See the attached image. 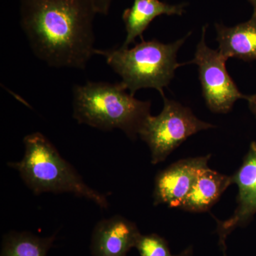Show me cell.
Masks as SVG:
<instances>
[{"label":"cell","instance_id":"6da1fadb","mask_svg":"<svg viewBox=\"0 0 256 256\" xmlns=\"http://www.w3.org/2000/svg\"><path fill=\"white\" fill-rule=\"evenodd\" d=\"M33 53L53 68L84 69L95 54L94 0H20Z\"/></svg>","mask_w":256,"mask_h":256},{"label":"cell","instance_id":"7a4b0ae2","mask_svg":"<svg viewBox=\"0 0 256 256\" xmlns=\"http://www.w3.org/2000/svg\"><path fill=\"white\" fill-rule=\"evenodd\" d=\"M120 82H88L73 88V118L104 131L119 129L132 140L151 116L150 101L138 100Z\"/></svg>","mask_w":256,"mask_h":256},{"label":"cell","instance_id":"3957f363","mask_svg":"<svg viewBox=\"0 0 256 256\" xmlns=\"http://www.w3.org/2000/svg\"><path fill=\"white\" fill-rule=\"evenodd\" d=\"M24 154L18 162L8 166L18 172L25 184L35 195L43 193H69L82 197L108 208L106 195L89 186L73 166L60 156L56 148L41 132L24 138Z\"/></svg>","mask_w":256,"mask_h":256},{"label":"cell","instance_id":"277c9868","mask_svg":"<svg viewBox=\"0 0 256 256\" xmlns=\"http://www.w3.org/2000/svg\"><path fill=\"white\" fill-rule=\"evenodd\" d=\"M188 36L171 44L156 40L137 44L132 48L121 46L112 50H96L112 70L120 76L121 84L131 95L142 88H154L164 96V88L172 80L180 64L176 55Z\"/></svg>","mask_w":256,"mask_h":256},{"label":"cell","instance_id":"5b68a950","mask_svg":"<svg viewBox=\"0 0 256 256\" xmlns=\"http://www.w3.org/2000/svg\"><path fill=\"white\" fill-rule=\"evenodd\" d=\"M158 116H150L142 126L139 137L149 146L153 165L164 162L168 156L193 134L215 128L202 121L191 109L176 101L166 98Z\"/></svg>","mask_w":256,"mask_h":256},{"label":"cell","instance_id":"8992f818","mask_svg":"<svg viewBox=\"0 0 256 256\" xmlns=\"http://www.w3.org/2000/svg\"><path fill=\"white\" fill-rule=\"evenodd\" d=\"M206 28L197 44L194 57L188 64L198 68L202 94L207 107L215 114H227L239 99H246L227 70V60L218 50H212L205 41Z\"/></svg>","mask_w":256,"mask_h":256},{"label":"cell","instance_id":"52a82bcc","mask_svg":"<svg viewBox=\"0 0 256 256\" xmlns=\"http://www.w3.org/2000/svg\"><path fill=\"white\" fill-rule=\"evenodd\" d=\"M233 176L238 186L237 208L225 220H217L216 233L224 256H226V239L238 227L246 226L256 214V142L250 143L248 152L238 171Z\"/></svg>","mask_w":256,"mask_h":256},{"label":"cell","instance_id":"ba28073f","mask_svg":"<svg viewBox=\"0 0 256 256\" xmlns=\"http://www.w3.org/2000/svg\"><path fill=\"white\" fill-rule=\"evenodd\" d=\"M210 154L178 160L160 172L154 181L153 204L178 208L197 178L208 168Z\"/></svg>","mask_w":256,"mask_h":256},{"label":"cell","instance_id":"9c48e42d","mask_svg":"<svg viewBox=\"0 0 256 256\" xmlns=\"http://www.w3.org/2000/svg\"><path fill=\"white\" fill-rule=\"evenodd\" d=\"M141 235L137 225L122 216L104 218L92 230L90 254L92 256H128Z\"/></svg>","mask_w":256,"mask_h":256},{"label":"cell","instance_id":"30bf717a","mask_svg":"<svg viewBox=\"0 0 256 256\" xmlns=\"http://www.w3.org/2000/svg\"><path fill=\"white\" fill-rule=\"evenodd\" d=\"M186 4H170L160 0H134L132 6L124 10L122 14L126 37L124 44L128 48L134 43L138 37L143 40V33L152 22L162 15H178L181 16L184 12Z\"/></svg>","mask_w":256,"mask_h":256},{"label":"cell","instance_id":"8fae6325","mask_svg":"<svg viewBox=\"0 0 256 256\" xmlns=\"http://www.w3.org/2000/svg\"><path fill=\"white\" fill-rule=\"evenodd\" d=\"M216 30L218 50L227 60H256V16L232 28L216 24Z\"/></svg>","mask_w":256,"mask_h":256},{"label":"cell","instance_id":"7c38bea8","mask_svg":"<svg viewBox=\"0 0 256 256\" xmlns=\"http://www.w3.org/2000/svg\"><path fill=\"white\" fill-rule=\"evenodd\" d=\"M233 184V176L222 174L206 168L198 176L178 208L194 213L207 212Z\"/></svg>","mask_w":256,"mask_h":256},{"label":"cell","instance_id":"4fadbf2b","mask_svg":"<svg viewBox=\"0 0 256 256\" xmlns=\"http://www.w3.org/2000/svg\"><path fill=\"white\" fill-rule=\"evenodd\" d=\"M56 234L41 237L28 232H10L2 242L0 256H48Z\"/></svg>","mask_w":256,"mask_h":256},{"label":"cell","instance_id":"5bb4252c","mask_svg":"<svg viewBox=\"0 0 256 256\" xmlns=\"http://www.w3.org/2000/svg\"><path fill=\"white\" fill-rule=\"evenodd\" d=\"M136 248L140 256H180L173 255L168 242L156 234H142Z\"/></svg>","mask_w":256,"mask_h":256},{"label":"cell","instance_id":"9a60e30c","mask_svg":"<svg viewBox=\"0 0 256 256\" xmlns=\"http://www.w3.org/2000/svg\"><path fill=\"white\" fill-rule=\"evenodd\" d=\"M112 0H94L98 14L107 15L110 11Z\"/></svg>","mask_w":256,"mask_h":256},{"label":"cell","instance_id":"2e32d148","mask_svg":"<svg viewBox=\"0 0 256 256\" xmlns=\"http://www.w3.org/2000/svg\"><path fill=\"white\" fill-rule=\"evenodd\" d=\"M246 100L248 101L249 109L256 118V92L252 95L246 96Z\"/></svg>","mask_w":256,"mask_h":256},{"label":"cell","instance_id":"e0dca14e","mask_svg":"<svg viewBox=\"0 0 256 256\" xmlns=\"http://www.w3.org/2000/svg\"><path fill=\"white\" fill-rule=\"evenodd\" d=\"M248 1L252 4V8H254V14H252V16H256V0H248Z\"/></svg>","mask_w":256,"mask_h":256}]
</instances>
